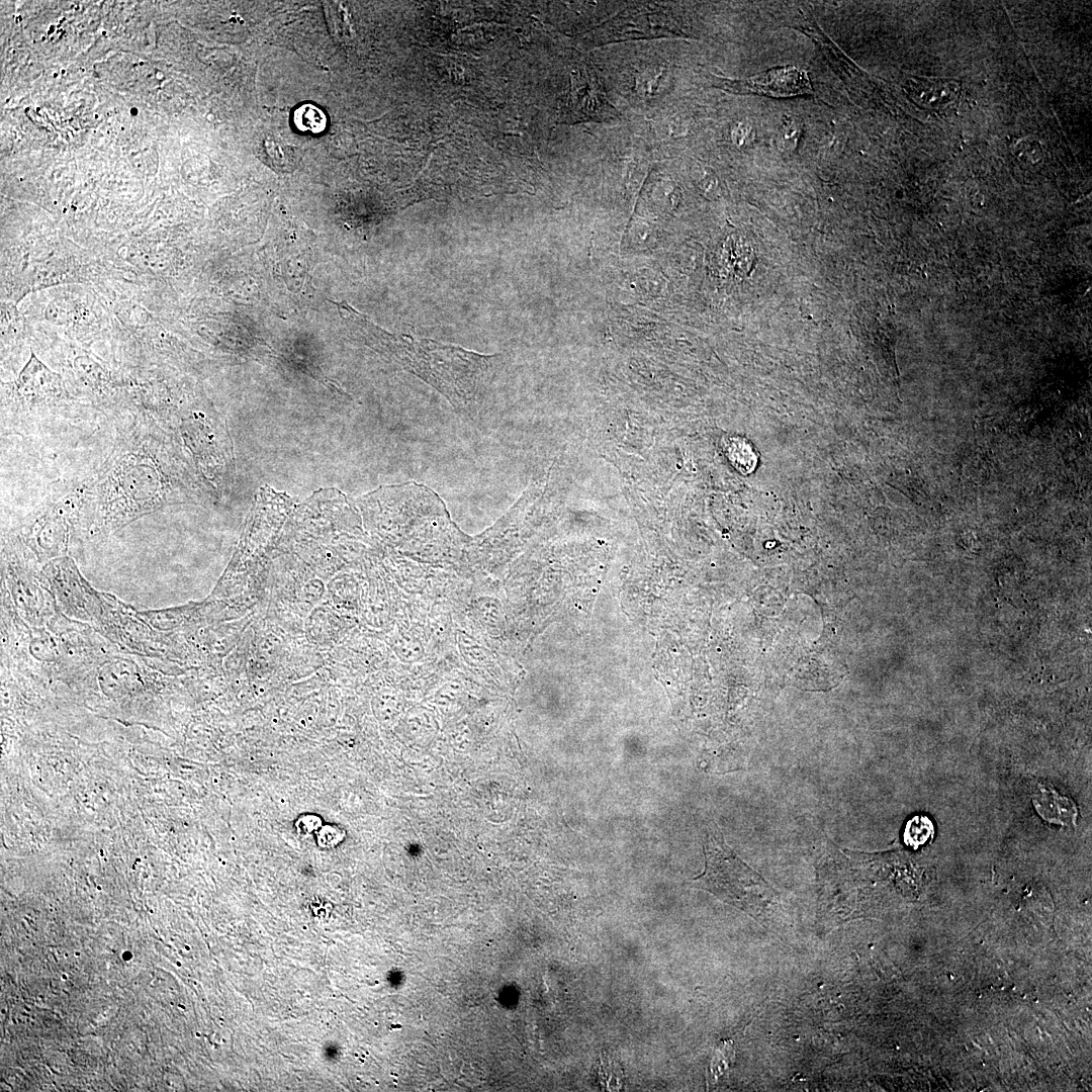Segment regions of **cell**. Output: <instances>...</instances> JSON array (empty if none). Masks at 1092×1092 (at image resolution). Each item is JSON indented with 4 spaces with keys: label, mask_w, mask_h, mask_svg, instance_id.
Returning a JSON list of instances; mask_svg holds the SVG:
<instances>
[{
    "label": "cell",
    "mask_w": 1092,
    "mask_h": 1092,
    "mask_svg": "<svg viewBox=\"0 0 1092 1092\" xmlns=\"http://www.w3.org/2000/svg\"><path fill=\"white\" fill-rule=\"evenodd\" d=\"M93 475L85 509L97 529L115 530L187 497L176 436L130 415Z\"/></svg>",
    "instance_id": "1"
},
{
    "label": "cell",
    "mask_w": 1092,
    "mask_h": 1092,
    "mask_svg": "<svg viewBox=\"0 0 1092 1092\" xmlns=\"http://www.w3.org/2000/svg\"><path fill=\"white\" fill-rule=\"evenodd\" d=\"M336 304L354 336L434 387L457 411L469 416L476 412L498 355H483L432 339L391 334L346 301Z\"/></svg>",
    "instance_id": "2"
},
{
    "label": "cell",
    "mask_w": 1092,
    "mask_h": 1092,
    "mask_svg": "<svg viewBox=\"0 0 1092 1092\" xmlns=\"http://www.w3.org/2000/svg\"><path fill=\"white\" fill-rule=\"evenodd\" d=\"M1 434L21 437L53 434L59 427L85 422L62 376L33 353L17 378L3 386Z\"/></svg>",
    "instance_id": "3"
},
{
    "label": "cell",
    "mask_w": 1092,
    "mask_h": 1092,
    "mask_svg": "<svg viewBox=\"0 0 1092 1092\" xmlns=\"http://www.w3.org/2000/svg\"><path fill=\"white\" fill-rule=\"evenodd\" d=\"M705 870L693 887L708 891L753 918L766 919L779 903L777 891L742 861L717 828L709 829L704 845Z\"/></svg>",
    "instance_id": "4"
},
{
    "label": "cell",
    "mask_w": 1092,
    "mask_h": 1092,
    "mask_svg": "<svg viewBox=\"0 0 1092 1092\" xmlns=\"http://www.w3.org/2000/svg\"><path fill=\"white\" fill-rule=\"evenodd\" d=\"M92 483L93 475L61 487L33 513L29 530L44 552L63 546L70 524L85 513Z\"/></svg>",
    "instance_id": "5"
},
{
    "label": "cell",
    "mask_w": 1092,
    "mask_h": 1092,
    "mask_svg": "<svg viewBox=\"0 0 1092 1092\" xmlns=\"http://www.w3.org/2000/svg\"><path fill=\"white\" fill-rule=\"evenodd\" d=\"M172 433L180 434L191 450L197 465L209 479H218L223 465V453L220 445V431L215 418L193 411L182 416L174 424Z\"/></svg>",
    "instance_id": "6"
},
{
    "label": "cell",
    "mask_w": 1092,
    "mask_h": 1092,
    "mask_svg": "<svg viewBox=\"0 0 1092 1092\" xmlns=\"http://www.w3.org/2000/svg\"><path fill=\"white\" fill-rule=\"evenodd\" d=\"M715 86L733 93L792 97L813 93L807 72L795 66L778 67L744 80L717 78Z\"/></svg>",
    "instance_id": "7"
},
{
    "label": "cell",
    "mask_w": 1092,
    "mask_h": 1092,
    "mask_svg": "<svg viewBox=\"0 0 1092 1092\" xmlns=\"http://www.w3.org/2000/svg\"><path fill=\"white\" fill-rule=\"evenodd\" d=\"M671 20L661 9L650 10L644 6L635 10L630 8L629 12L619 14L598 27L595 35L600 36L599 42L603 43L634 37L680 34Z\"/></svg>",
    "instance_id": "8"
},
{
    "label": "cell",
    "mask_w": 1092,
    "mask_h": 1092,
    "mask_svg": "<svg viewBox=\"0 0 1092 1092\" xmlns=\"http://www.w3.org/2000/svg\"><path fill=\"white\" fill-rule=\"evenodd\" d=\"M72 370L76 379L93 397V404L99 412L108 416L123 407L110 371L97 360L88 355H78L72 361Z\"/></svg>",
    "instance_id": "9"
},
{
    "label": "cell",
    "mask_w": 1092,
    "mask_h": 1092,
    "mask_svg": "<svg viewBox=\"0 0 1092 1092\" xmlns=\"http://www.w3.org/2000/svg\"><path fill=\"white\" fill-rule=\"evenodd\" d=\"M570 103L574 118L577 120H605L615 116L614 108L608 102L594 70L582 68L572 83Z\"/></svg>",
    "instance_id": "10"
},
{
    "label": "cell",
    "mask_w": 1092,
    "mask_h": 1092,
    "mask_svg": "<svg viewBox=\"0 0 1092 1092\" xmlns=\"http://www.w3.org/2000/svg\"><path fill=\"white\" fill-rule=\"evenodd\" d=\"M906 91L919 107L938 111L959 100L961 83L953 79L918 77L907 81Z\"/></svg>",
    "instance_id": "11"
},
{
    "label": "cell",
    "mask_w": 1092,
    "mask_h": 1092,
    "mask_svg": "<svg viewBox=\"0 0 1092 1092\" xmlns=\"http://www.w3.org/2000/svg\"><path fill=\"white\" fill-rule=\"evenodd\" d=\"M1031 799L1037 814L1046 822L1062 826H1076L1077 805L1071 798L1058 793L1052 785L1037 783Z\"/></svg>",
    "instance_id": "12"
},
{
    "label": "cell",
    "mask_w": 1092,
    "mask_h": 1092,
    "mask_svg": "<svg viewBox=\"0 0 1092 1092\" xmlns=\"http://www.w3.org/2000/svg\"><path fill=\"white\" fill-rule=\"evenodd\" d=\"M258 155L263 163L281 173L292 172L300 161L299 152L294 146L274 135L262 140Z\"/></svg>",
    "instance_id": "13"
},
{
    "label": "cell",
    "mask_w": 1092,
    "mask_h": 1092,
    "mask_svg": "<svg viewBox=\"0 0 1092 1092\" xmlns=\"http://www.w3.org/2000/svg\"><path fill=\"white\" fill-rule=\"evenodd\" d=\"M292 119L295 127L304 133L317 134L324 131L327 126L325 112L311 103H303L298 106L293 112Z\"/></svg>",
    "instance_id": "14"
},
{
    "label": "cell",
    "mask_w": 1092,
    "mask_h": 1092,
    "mask_svg": "<svg viewBox=\"0 0 1092 1092\" xmlns=\"http://www.w3.org/2000/svg\"><path fill=\"white\" fill-rule=\"evenodd\" d=\"M933 837L934 825L927 816L917 815L907 822L904 830V842L913 849L931 842Z\"/></svg>",
    "instance_id": "15"
},
{
    "label": "cell",
    "mask_w": 1092,
    "mask_h": 1092,
    "mask_svg": "<svg viewBox=\"0 0 1092 1092\" xmlns=\"http://www.w3.org/2000/svg\"><path fill=\"white\" fill-rule=\"evenodd\" d=\"M1015 157L1021 162L1036 164L1042 159V150L1037 141L1024 140L1017 144Z\"/></svg>",
    "instance_id": "16"
},
{
    "label": "cell",
    "mask_w": 1092,
    "mask_h": 1092,
    "mask_svg": "<svg viewBox=\"0 0 1092 1092\" xmlns=\"http://www.w3.org/2000/svg\"><path fill=\"white\" fill-rule=\"evenodd\" d=\"M748 135V126L744 123H738L732 130V138L735 144L742 145Z\"/></svg>",
    "instance_id": "17"
}]
</instances>
